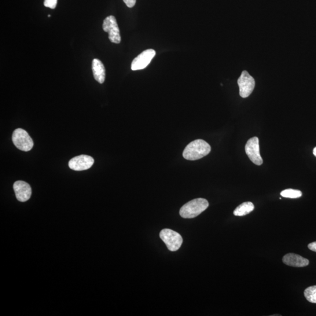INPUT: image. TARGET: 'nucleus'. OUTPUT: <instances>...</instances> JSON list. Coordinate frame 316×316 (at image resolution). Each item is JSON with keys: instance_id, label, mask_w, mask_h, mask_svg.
I'll list each match as a JSON object with an SVG mask.
<instances>
[{"instance_id": "10", "label": "nucleus", "mask_w": 316, "mask_h": 316, "mask_svg": "<svg viewBox=\"0 0 316 316\" xmlns=\"http://www.w3.org/2000/svg\"><path fill=\"white\" fill-rule=\"evenodd\" d=\"M13 188L18 201L25 202L30 198L32 194L31 187L27 182L17 181L14 183Z\"/></svg>"}, {"instance_id": "1", "label": "nucleus", "mask_w": 316, "mask_h": 316, "mask_svg": "<svg viewBox=\"0 0 316 316\" xmlns=\"http://www.w3.org/2000/svg\"><path fill=\"white\" fill-rule=\"evenodd\" d=\"M210 151L211 146L207 142L203 139H197L186 147L183 156L187 160L195 161L207 155Z\"/></svg>"}, {"instance_id": "12", "label": "nucleus", "mask_w": 316, "mask_h": 316, "mask_svg": "<svg viewBox=\"0 0 316 316\" xmlns=\"http://www.w3.org/2000/svg\"><path fill=\"white\" fill-rule=\"evenodd\" d=\"M92 71L94 79L99 83H103L106 79V69L103 64L98 59H94L92 62Z\"/></svg>"}, {"instance_id": "7", "label": "nucleus", "mask_w": 316, "mask_h": 316, "mask_svg": "<svg viewBox=\"0 0 316 316\" xmlns=\"http://www.w3.org/2000/svg\"><path fill=\"white\" fill-rule=\"evenodd\" d=\"M238 84L240 87V95L242 98H247L254 89L255 82L254 79L247 71H243L238 79Z\"/></svg>"}, {"instance_id": "20", "label": "nucleus", "mask_w": 316, "mask_h": 316, "mask_svg": "<svg viewBox=\"0 0 316 316\" xmlns=\"http://www.w3.org/2000/svg\"><path fill=\"white\" fill-rule=\"evenodd\" d=\"M48 17H50V15H48Z\"/></svg>"}, {"instance_id": "16", "label": "nucleus", "mask_w": 316, "mask_h": 316, "mask_svg": "<svg viewBox=\"0 0 316 316\" xmlns=\"http://www.w3.org/2000/svg\"><path fill=\"white\" fill-rule=\"evenodd\" d=\"M57 3L58 0H45L44 6L51 9H55L56 8Z\"/></svg>"}, {"instance_id": "15", "label": "nucleus", "mask_w": 316, "mask_h": 316, "mask_svg": "<svg viewBox=\"0 0 316 316\" xmlns=\"http://www.w3.org/2000/svg\"><path fill=\"white\" fill-rule=\"evenodd\" d=\"M281 195L286 198H297L302 196V193L298 190L289 189L283 190Z\"/></svg>"}, {"instance_id": "13", "label": "nucleus", "mask_w": 316, "mask_h": 316, "mask_svg": "<svg viewBox=\"0 0 316 316\" xmlns=\"http://www.w3.org/2000/svg\"><path fill=\"white\" fill-rule=\"evenodd\" d=\"M254 209V205L250 201L244 202L235 209L234 215L236 216H244L249 214Z\"/></svg>"}, {"instance_id": "2", "label": "nucleus", "mask_w": 316, "mask_h": 316, "mask_svg": "<svg viewBox=\"0 0 316 316\" xmlns=\"http://www.w3.org/2000/svg\"><path fill=\"white\" fill-rule=\"evenodd\" d=\"M208 205L209 203L206 199L202 198H196L182 206L180 210V215L183 218L193 219L206 210Z\"/></svg>"}, {"instance_id": "5", "label": "nucleus", "mask_w": 316, "mask_h": 316, "mask_svg": "<svg viewBox=\"0 0 316 316\" xmlns=\"http://www.w3.org/2000/svg\"><path fill=\"white\" fill-rule=\"evenodd\" d=\"M102 29L104 32L108 33L110 41L117 44L121 42L120 29L115 17L110 16L107 17L102 24Z\"/></svg>"}, {"instance_id": "9", "label": "nucleus", "mask_w": 316, "mask_h": 316, "mask_svg": "<svg viewBox=\"0 0 316 316\" xmlns=\"http://www.w3.org/2000/svg\"><path fill=\"white\" fill-rule=\"evenodd\" d=\"M94 159L92 157L82 155L72 158L69 162V167L71 170L82 171L89 170L93 166Z\"/></svg>"}, {"instance_id": "11", "label": "nucleus", "mask_w": 316, "mask_h": 316, "mask_svg": "<svg viewBox=\"0 0 316 316\" xmlns=\"http://www.w3.org/2000/svg\"><path fill=\"white\" fill-rule=\"evenodd\" d=\"M283 262L293 267H304L309 264V260L296 253H289L283 257Z\"/></svg>"}, {"instance_id": "6", "label": "nucleus", "mask_w": 316, "mask_h": 316, "mask_svg": "<svg viewBox=\"0 0 316 316\" xmlns=\"http://www.w3.org/2000/svg\"><path fill=\"white\" fill-rule=\"evenodd\" d=\"M246 154L252 163L256 165H261L263 160L259 151V139L253 137L249 139L245 146Z\"/></svg>"}, {"instance_id": "19", "label": "nucleus", "mask_w": 316, "mask_h": 316, "mask_svg": "<svg viewBox=\"0 0 316 316\" xmlns=\"http://www.w3.org/2000/svg\"><path fill=\"white\" fill-rule=\"evenodd\" d=\"M313 154L316 157V147L313 149Z\"/></svg>"}, {"instance_id": "14", "label": "nucleus", "mask_w": 316, "mask_h": 316, "mask_svg": "<svg viewBox=\"0 0 316 316\" xmlns=\"http://www.w3.org/2000/svg\"><path fill=\"white\" fill-rule=\"evenodd\" d=\"M304 295L308 302L316 303V285L310 286L305 289Z\"/></svg>"}, {"instance_id": "18", "label": "nucleus", "mask_w": 316, "mask_h": 316, "mask_svg": "<svg viewBox=\"0 0 316 316\" xmlns=\"http://www.w3.org/2000/svg\"><path fill=\"white\" fill-rule=\"evenodd\" d=\"M308 248L310 250L316 252V242H311V243L308 244Z\"/></svg>"}, {"instance_id": "4", "label": "nucleus", "mask_w": 316, "mask_h": 316, "mask_svg": "<svg viewBox=\"0 0 316 316\" xmlns=\"http://www.w3.org/2000/svg\"><path fill=\"white\" fill-rule=\"evenodd\" d=\"M12 139L15 146L23 151H29L34 146V142L30 136L26 131L21 128H18L14 131Z\"/></svg>"}, {"instance_id": "8", "label": "nucleus", "mask_w": 316, "mask_h": 316, "mask_svg": "<svg viewBox=\"0 0 316 316\" xmlns=\"http://www.w3.org/2000/svg\"><path fill=\"white\" fill-rule=\"evenodd\" d=\"M156 52L153 49H147L136 57L131 64L132 71H138L145 69L155 56Z\"/></svg>"}, {"instance_id": "17", "label": "nucleus", "mask_w": 316, "mask_h": 316, "mask_svg": "<svg viewBox=\"0 0 316 316\" xmlns=\"http://www.w3.org/2000/svg\"><path fill=\"white\" fill-rule=\"evenodd\" d=\"M126 6L129 8H132L135 5L136 0H123Z\"/></svg>"}, {"instance_id": "3", "label": "nucleus", "mask_w": 316, "mask_h": 316, "mask_svg": "<svg viewBox=\"0 0 316 316\" xmlns=\"http://www.w3.org/2000/svg\"><path fill=\"white\" fill-rule=\"evenodd\" d=\"M160 238L166 244L169 250L176 251L181 248L183 239L181 235L171 229H164L161 231Z\"/></svg>"}]
</instances>
